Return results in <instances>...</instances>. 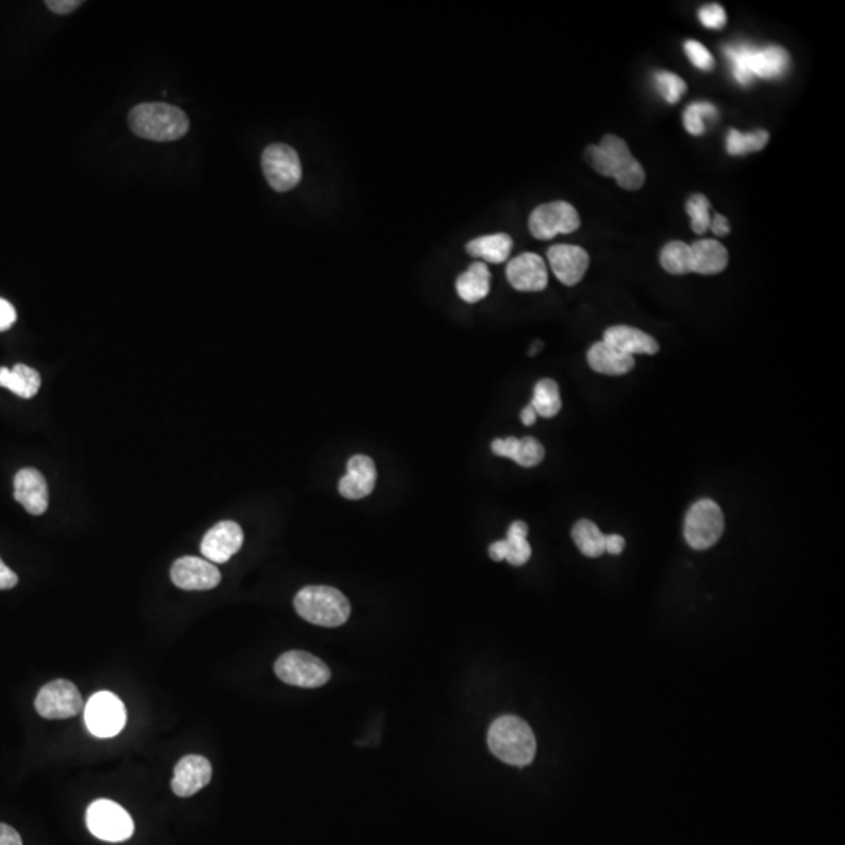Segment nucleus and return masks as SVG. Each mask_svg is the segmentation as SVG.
I'll use <instances>...</instances> for the list:
<instances>
[{
    "mask_svg": "<svg viewBox=\"0 0 845 845\" xmlns=\"http://www.w3.org/2000/svg\"><path fill=\"white\" fill-rule=\"evenodd\" d=\"M586 160L601 176L614 177L623 190L636 191L644 187V168L634 159L622 138L606 135L598 146L587 148Z\"/></svg>",
    "mask_w": 845,
    "mask_h": 845,
    "instance_id": "obj_1",
    "label": "nucleus"
},
{
    "mask_svg": "<svg viewBox=\"0 0 845 845\" xmlns=\"http://www.w3.org/2000/svg\"><path fill=\"white\" fill-rule=\"evenodd\" d=\"M731 63L733 76L741 85H750L753 77L759 79H780L788 71V52L780 46L753 47L747 44L728 46L723 49Z\"/></svg>",
    "mask_w": 845,
    "mask_h": 845,
    "instance_id": "obj_2",
    "label": "nucleus"
},
{
    "mask_svg": "<svg viewBox=\"0 0 845 845\" xmlns=\"http://www.w3.org/2000/svg\"><path fill=\"white\" fill-rule=\"evenodd\" d=\"M487 742L493 755L509 766H528L536 756V736L520 717L503 716L495 720L490 727Z\"/></svg>",
    "mask_w": 845,
    "mask_h": 845,
    "instance_id": "obj_3",
    "label": "nucleus"
},
{
    "mask_svg": "<svg viewBox=\"0 0 845 845\" xmlns=\"http://www.w3.org/2000/svg\"><path fill=\"white\" fill-rule=\"evenodd\" d=\"M129 124L135 135L157 143L179 140L190 129V121L180 108L159 102L137 105L130 112Z\"/></svg>",
    "mask_w": 845,
    "mask_h": 845,
    "instance_id": "obj_4",
    "label": "nucleus"
},
{
    "mask_svg": "<svg viewBox=\"0 0 845 845\" xmlns=\"http://www.w3.org/2000/svg\"><path fill=\"white\" fill-rule=\"evenodd\" d=\"M295 609L304 620L324 628L345 625L351 615L348 598L329 586H307L295 597Z\"/></svg>",
    "mask_w": 845,
    "mask_h": 845,
    "instance_id": "obj_5",
    "label": "nucleus"
},
{
    "mask_svg": "<svg viewBox=\"0 0 845 845\" xmlns=\"http://www.w3.org/2000/svg\"><path fill=\"white\" fill-rule=\"evenodd\" d=\"M725 518L716 501L700 500L689 509L684 522V537L694 550H708L722 537Z\"/></svg>",
    "mask_w": 845,
    "mask_h": 845,
    "instance_id": "obj_6",
    "label": "nucleus"
},
{
    "mask_svg": "<svg viewBox=\"0 0 845 845\" xmlns=\"http://www.w3.org/2000/svg\"><path fill=\"white\" fill-rule=\"evenodd\" d=\"M274 672L284 683L306 689L324 686L331 680V670L321 659L299 650L287 651L279 656Z\"/></svg>",
    "mask_w": 845,
    "mask_h": 845,
    "instance_id": "obj_7",
    "label": "nucleus"
},
{
    "mask_svg": "<svg viewBox=\"0 0 845 845\" xmlns=\"http://www.w3.org/2000/svg\"><path fill=\"white\" fill-rule=\"evenodd\" d=\"M87 827L91 835L107 842H124L132 838L134 820L123 806L112 800H96L87 811Z\"/></svg>",
    "mask_w": 845,
    "mask_h": 845,
    "instance_id": "obj_8",
    "label": "nucleus"
},
{
    "mask_svg": "<svg viewBox=\"0 0 845 845\" xmlns=\"http://www.w3.org/2000/svg\"><path fill=\"white\" fill-rule=\"evenodd\" d=\"M126 706L112 692L94 694L85 706V723L96 738H113L126 725Z\"/></svg>",
    "mask_w": 845,
    "mask_h": 845,
    "instance_id": "obj_9",
    "label": "nucleus"
},
{
    "mask_svg": "<svg viewBox=\"0 0 845 845\" xmlns=\"http://www.w3.org/2000/svg\"><path fill=\"white\" fill-rule=\"evenodd\" d=\"M262 168L270 187L279 193L293 190L303 176L298 154L288 144H270L263 151Z\"/></svg>",
    "mask_w": 845,
    "mask_h": 845,
    "instance_id": "obj_10",
    "label": "nucleus"
},
{
    "mask_svg": "<svg viewBox=\"0 0 845 845\" xmlns=\"http://www.w3.org/2000/svg\"><path fill=\"white\" fill-rule=\"evenodd\" d=\"M529 232L537 240H551L559 234H572L581 226L578 212L569 202L539 205L529 216Z\"/></svg>",
    "mask_w": 845,
    "mask_h": 845,
    "instance_id": "obj_11",
    "label": "nucleus"
},
{
    "mask_svg": "<svg viewBox=\"0 0 845 845\" xmlns=\"http://www.w3.org/2000/svg\"><path fill=\"white\" fill-rule=\"evenodd\" d=\"M35 709L44 719H69L82 711V695L71 681L55 680L41 687L36 695Z\"/></svg>",
    "mask_w": 845,
    "mask_h": 845,
    "instance_id": "obj_12",
    "label": "nucleus"
},
{
    "mask_svg": "<svg viewBox=\"0 0 845 845\" xmlns=\"http://www.w3.org/2000/svg\"><path fill=\"white\" fill-rule=\"evenodd\" d=\"M171 579L182 590H210L221 583V573L207 559L185 556L174 562Z\"/></svg>",
    "mask_w": 845,
    "mask_h": 845,
    "instance_id": "obj_13",
    "label": "nucleus"
},
{
    "mask_svg": "<svg viewBox=\"0 0 845 845\" xmlns=\"http://www.w3.org/2000/svg\"><path fill=\"white\" fill-rule=\"evenodd\" d=\"M243 529L235 522H220L207 531L201 543V553L209 562L224 564L240 551Z\"/></svg>",
    "mask_w": 845,
    "mask_h": 845,
    "instance_id": "obj_14",
    "label": "nucleus"
},
{
    "mask_svg": "<svg viewBox=\"0 0 845 845\" xmlns=\"http://www.w3.org/2000/svg\"><path fill=\"white\" fill-rule=\"evenodd\" d=\"M507 281L518 292H542L547 288L548 271L542 257L526 252L509 262Z\"/></svg>",
    "mask_w": 845,
    "mask_h": 845,
    "instance_id": "obj_15",
    "label": "nucleus"
},
{
    "mask_svg": "<svg viewBox=\"0 0 845 845\" xmlns=\"http://www.w3.org/2000/svg\"><path fill=\"white\" fill-rule=\"evenodd\" d=\"M376 478L378 472L373 459L356 454L346 465V475L338 482V492L346 500H362L373 492Z\"/></svg>",
    "mask_w": 845,
    "mask_h": 845,
    "instance_id": "obj_16",
    "label": "nucleus"
},
{
    "mask_svg": "<svg viewBox=\"0 0 845 845\" xmlns=\"http://www.w3.org/2000/svg\"><path fill=\"white\" fill-rule=\"evenodd\" d=\"M548 262L554 276L567 287L579 284L589 268V254L575 245H554L548 249Z\"/></svg>",
    "mask_w": 845,
    "mask_h": 845,
    "instance_id": "obj_17",
    "label": "nucleus"
},
{
    "mask_svg": "<svg viewBox=\"0 0 845 845\" xmlns=\"http://www.w3.org/2000/svg\"><path fill=\"white\" fill-rule=\"evenodd\" d=\"M210 780H212V764L209 759L199 755H188L177 763L171 788L179 797H191L204 789Z\"/></svg>",
    "mask_w": 845,
    "mask_h": 845,
    "instance_id": "obj_18",
    "label": "nucleus"
},
{
    "mask_svg": "<svg viewBox=\"0 0 845 845\" xmlns=\"http://www.w3.org/2000/svg\"><path fill=\"white\" fill-rule=\"evenodd\" d=\"M15 500L32 515H41L49 506L47 482L36 468H22L15 476Z\"/></svg>",
    "mask_w": 845,
    "mask_h": 845,
    "instance_id": "obj_19",
    "label": "nucleus"
},
{
    "mask_svg": "<svg viewBox=\"0 0 845 845\" xmlns=\"http://www.w3.org/2000/svg\"><path fill=\"white\" fill-rule=\"evenodd\" d=\"M526 537H528V525L522 520H517L507 529L506 539L498 540L490 545V558L497 562L507 561L514 567H522L533 553Z\"/></svg>",
    "mask_w": 845,
    "mask_h": 845,
    "instance_id": "obj_20",
    "label": "nucleus"
},
{
    "mask_svg": "<svg viewBox=\"0 0 845 845\" xmlns=\"http://www.w3.org/2000/svg\"><path fill=\"white\" fill-rule=\"evenodd\" d=\"M603 342L633 357L636 354L653 356L659 351V343L655 338L631 326H612L603 335Z\"/></svg>",
    "mask_w": 845,
    "mask_h": 845,
    "instance_id": "obj_21",
    "label": "nucleus"
},
{
    "mask_svg": "<svg viewBox=\"0 0 845 845\" xmlns=\"http://www.w3.org/2000/svg\"><path fill=\"white\" fill-rule=\"evenodd\" d=\"M492 451L493 454L512 459L526 468L536 467L545 457L542 443L534 437H523V439L507 437V439L493 440Z\"/></svg>",
    "mask_w": 845,
    "mask_h": 845,
    "instance_id": "obj_22",
    "label": "nucleus"
},
{
    "mask_svg": "<svg viewBox=\"0 0 845 845\" xmlns=\"http://www.w3.org/2000/svg\"><path fill=\"white\" fill-rule=\"evenodd\" d=\"M587 362L592 370L608 376H622L634 368L633 356H628L605 342L592 345L587 353Z\"/></svg>",
    "mask_w": 845,
    "mask_h": 845,
    "instance_id": "obj_23",
    "label": "nucleus"
},
{
    "mask_svg": "<svg viewBox=\"0 0 845 845\" xmlns=\"http://www.w3.org/2000/svg\"><path fill=\"white\" fill-rule=\"evenodd\" d=\"M728 267V251L716 240L695 241L691 245L692 273L719 274Z\"/></svg>",
    "mask_w": 845,
    "mask_h": 845,
    "instance_id": "obj_24",
    "label": "nucleus"
},
{
    "mask_svg": "<svg viewBox=\"0 0 845 845\" xmlns=\"http://www.w3.org/2000/svg\"><path fill=\"white\" fill-rule=\"evenodd\" d=\"M490 277L492 276H490L486 263H473L465 273L457 277V295L461 296L465 303H479L481 299L489 295Z\"/></svg>",
    "mask_w": 845,
    "mask_h": 845,
    "instance_id": "obj_25",
    "label": "nucleus"
},
{
    "mask_svg": "<svg viewBox=\"0 0 845 845\" xmlns=\"http://www.w3.org/2000/svg\"><path fill=\"white\" fill-rule=\"evenodd\" d=\"M0 387L10 390L21 398H33L41 387V376L38 371L18 364L13 370L7 367H0Z\"/></svg>",
    "mask_w": 845,
    "mask_h": 845,
    "instance_id": "obj_26",
    "label": "nucleus"
},
{
    "mask_svg": "<svg viewBox=\"0 0 845 845\" xmlns=\"http://www.w3.org/2000/svg\"><path fill=\"white\" fill-rule=\"evenodd\" d=\"M512 245V238L507 234L484 235L470 241L467 252L470 256L489 263H503L511 256Z\"/></svg>",
    "mask_w": 845,
    "mask_h": 845,
    "instance_id": "obj_27",
    "label": "nucleus"
},
{
    "mask_svg": "<svg viewBox=\"0 0 845 845\" xmlns=\"http://www.w3.org/2000/svg\"><path fill=\"white\" fill-rule=\"evenodd\" d=\"M573 542L587 558H600L605 553L606 536L590 520H579L572 529Z\"/></svg>",
    "mask_w": 845,
    "mask_h": 845,
    "instance_id": "obj_28",
    "label": "nucleus"
},
{
    "mask_svg": "<svg viewBox=\"0 0 845 845\" xmlns=\"http://www.w3.org/2000/svg\"><path fill=\"white\" fill-rule=\"evenodd\" d=\"M531 406L536 410L537 417L553 418L559 414L562 407L561 393L553 379H542L534 387Z\"/></svg>",
    "mask_w": 845,
    "mask_h": 845,
    "instance_id": "obj_29",
    "label": "nucleus"
},
{
    "mask_svg": "<svg viewBox=\"0 0 845 845\" xmlns=\"http://www.w3.org/2000/svg\"><path fill=\"white\" fill-rule=\"evenodd\" d=\"M661 265L667 273L681 276L691 271V246L683 241H670L661 251Z\"/></svg>",
    "mask_w": 845,
    "mask_h": 845,
    "instance_id": "obj_30",
    "label": "nucleus"
},
{
    "mask_svg": "<svg viewBox=\"0 0 845 845\" xmlns=\"http://www.w3.org/2000/svg\"><path fill=\"white\" fill-rule=\"evenodd\" d=\"M769 143V132L767 130H756L752 134H741L738 130L731 129L727 138V152L731 157L758 152L766 148Z\"/></svg>",
    "mask_w": 845,
    "mask_h": 845,
    "instance_id": "obj_31",
    "label": "nucleus"
},
{
    "mask_svg": "<svg viewBox=\"0 0 845 845\" xmlns=\"http://www.w3.org/2000/svg\"><path fill=\"white\" fill-rule=\"evenodd\" d=\"M719 112L709 102H694L684 110V127L691 135L705 134V119H717Z\"/></svg>",
    "mask_w": 845,
    "mask_h": 845,
    "instance_id": "obj_32",
    "label": "nucleus"
},
{
    "mask_svg": "<svg viewBox=\"0 0 845 845\" xmlns=\"http://www.w3.org/2000/svg\"><path fill=\"white\" fill-rule=\"evenodd\" d=\"M687 215L691 216L692 231L703 235L709 231L711 220V204L705 195H694L686 204Z\"/></svg>",
    "mask_w": 845,
    "mask_h": 845,
    "instance_id": "obj_33",
    "label": "nucleus"
},
{
    "mask_svg": "<svg viewBox=\"0 0 845 845\" xmlns=\"http://www.w3.org/2000/svg\"><path fill=\"white\" fill-rule=\"evenodd\" d=\"M655 83L662 98L669 104H676L686 93V82L673 72L659 71L655 74Z\"/></svg>",
    "mask_w": 845,
    "mask_h": 845,
    "instance_id": "obj_34",
    "label": "nucleus"
},
{
    "mask_svg": "<svg viewBox=\"0 0 845 845\" xmlns=\"http://www.w3.org/2000/svg\"><path fill=\"white\" fill-rule=\"evenodd\" d=\"M684 51H686L687 57H689L695 68L702 69V71H711L714 65H716L711 52L702 43H698V41H686Z\"/></svg>",
    "mask_w": 845,
    "mask_h": 845,
    "instance_id": "obj_35",
    "label": "nucleus"
},
{
    "mask_svg": "<svg viewBox=\"0 0 845 845\" xmlns=\"http://www.w3.org/2000/svg\"><path fill=\"white\" fill-rule=\"evenodd\" d=\"M698 19L706 29L720 30L727 24V13L720 5H706L698 11Z\"/></svg>",
    "mask_w": 845,
    "mask_h": 845,
    "instance_id": "obj_36",
    "label": "nucleus"
},
{
    "mask_svg": "<svg viewBox=\"0 0 845 845\" xmlns=\"http://www.w3.org/2000/svg\"><path fill=\"white\" fill-rule=\"evenodd\" d=\"M16 310L7 299L0 298V332L8 331L15 324Z\"/></svg>",
    "mask_w": 845,
    "mask_h": 845,
    "instance_id": "obj_37",
    "label": "nucleus"
},
{
    "mask_svg": "<svg viewBox=\"0 0 845 845\" xmlns=\"http://www.w3.org/2000/svg\"><path fill=\"white\" fill-rule=\"evenodd\" d=\"M46 5L57 15H69L72 11H76L82 2L80 0H47Z\"/></svg>",
    "mask_w": 845,
    "mask_h": 845,
    "instance_id": "obj_38",
    "label": "nucleus"
},
{
    "mask_svg": "<svg viewBox=\"0 0 845 845\" xmlns=\"http://www.w3.org/2000/svg\"><path fill=\"white\" fill-rule=\"evenodd\" d=\"M709 229H711L712 234L717 235V237H725V235L730 234V224H728L727 218L720 215V213H711Z\"/></svg>",
    "mask_w": 845,
    "mask_h": 845,
    "instance_id": "obj_39",
    "label": "nucleus"
},
{
    "mask_svg": "<svg viewBox=\"0 0 845 845\" xmlns=\"http://www.w3.org/2000/svg\"><path fill=\"white\" fill-rule=\"evenodd\" d=\"M18 584V575L13 570L8 569L4 561L0 559V590L13 589Z\"/></svg>",
    "mask_w": 845,
    "mask_h": 845,
    "instance_id": "obj_40",
    "label": "nucleus"
},
{
    "mask_svg": "<svg viewBox=\"0 0 845 845\" xmlns=\"http://www.w3.org/2000/svg\"><path fill=\"white\" fill-rule=\"evenodd\" d=\"M0 845H22L21 836L10 825L0 824Z\"/></svg>",
    "mask_w": 845,
    "mask_h": 845,
    "instance_id": "obj_41",
    "label": "nucleus"
},
{
    "mask_svg": "<svg viewBox=\"0 0 845 845\" xmlns=\"http://www.w3.org/2000/svg\"><path fill=\"white\" fill-rule=\"evenodd\" d=\"M623 548H625V539L619 534H611V536H606L605 542V553L617 554L622 553Z\"/></svg>",
    "mask_w": 845,
    "mask_h": 845,
    "instance_id": "obj_42",
    "label": "nucleus"
},
{
    "mask_svg": "<svg viewBox=\"0 0 845 845\" xmlns=\"http://www.w3.org/2000/svg\"><path fill=\"white\" fill-rule=\"evenodd\" d=\"M520 418H522L523 425L533 426L537 420L536 410H534V407L531 406V404H528V406H526L525 409L522 410Z\"/></svg>",
    "mask_w": 845,
    "mask_h": 845,
    "instance_id": "obj_43",
    "label": "nucleus"
}]
</instances>
